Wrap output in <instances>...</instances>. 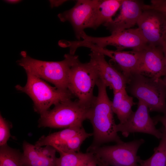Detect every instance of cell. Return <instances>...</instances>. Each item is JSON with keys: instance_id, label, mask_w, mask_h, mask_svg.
<instances>
[{"instance_id": "cell-15", "label": "cell", "mask_w": 166, "mask_h": 166, "mask_svg": "<svg viewBox=\"0 0 166 166\" xmlns=\"http://www.w3.org/2000/svg\"><path fill=\"white\" fill-rule=\"evenodd\" d=\"M144 4L141 0H123L118 16L104 26L111 33L131 29L137 24Z\"/></svg>"}, {"instance_id": "cell-1", "label": "cell", "mask_w": 166, "mask_h": 166, "mask_svg": "<svg viewBox=\"0 0 166 166\" xmlns=\"http://www.w3.org/2000/svg\"><path fill=\"white\" fill-rule=\"evenodd\" d=\"M96 85L98 95L94 96L87 113V119L90 122L93 129V141L88 151L105 143L114 142L117 143L122 141L117 131L112 101L107 93V87L99 79L97 82Z\"/></svg>"}, {"instance_id": "cell-26", "label": "cell", "mask_w": 166, "mask_h": 166, "mask_svg": "<svg viewBox=\"0 0 166 166\" xmlns=\"http://www.w3.org/2000/svg\"><path fill=\"white\" fill-rule=\"evenodd\" d=\"M89 152V155L78 166H98L96 159L93 153Z\"/></svg>"}, {"instance_id": "cell-5", "label": "cell", "mask_w": 166, "mask_h": 166, "mask_svg": "<svg viewBox=\"0 0 166 166\" xmlns=\"http://www.w3.org/2000/svg\"><path fill=\"white\" fill-rule=\"evenodd\" d=\"M89 106L77 100H69L59 103L54 107L40 115L39 127L55 128H67L82 126L87 119Z\"/></svg>"}, {"instance_id": "cell-28", "label": "cell", "mask_w": 166, "mask_h": 166, "mask_svg": "<svg viewBox=\"0 0 166 166\" xmlns=\"http://www.w3.org/2000/svg\"><path fill=\"white\" fill-rule=\"evenodd\" d=\"M161 46L164 56L166 68V36L163 40Z\"/></svg>"}, {"instance_id": "cell-20", "label": "cell", "mask_w": 166, "mask_h": 166, "mask_svg": "<svg viewBox=\"0 0 166 166\" xmlns=\"http://www.w3.org/2000/svg\"><path fill=\"white\" fill-rule=\"evenodd\" d=\"M161 139L159 145L154 148L152 156L145 160L139 157L138 164L140 166H166V137L163 134Z\"/></svg>"}, {"instance_id": "cell-22", "label": "cell", "mask_w": 166, "mask_h": 166, "mask_svg": "<svg viewBox=\"0 0 166 166\" xmlns=\"http://www.w3.org/2000/svg\"><path fill=\"white\" fill-rule=\"evenodd\" d=\"M60 154L57 157L56 166H78L89 155L90 152H67L57 150Z\"/></svg>"}, {"instance_id": "cell-3", "label": "cell", "mask_w": 166, "mask_h": 166, "mask_svg": "<svg viewBox=\"0 0 166 166\" xmlns=\"http://www.w3.org/2000/svg\"><path fill=\"white\" fill-rule=\"evenodd\" d=\"M126 90L145 103L149 112L166 115V88L161 78H154L135 73L129 78Z\"/></svg>"}, {"instance_id": "cell-30", "label": "cell", "mask_w": 166, "mask_h": 166, "mask_svg": "<svg viewBox=\"0 0 166 166\" xmlns=\"http://www.w3.org/2000/svg\"><path fill=\"white\" fill-rule=\"evenodd\" d=\"M97 160V159H96ZM97 161L98 166H110L98 161L97 160Z\"/></svg>"}, {"instance_id": "cell-4", "label": "cell", "mask_w": 166, "mask_h": 166, "mask_svg": "<svg viewBox=\"0 0 166 166\" xmlns=\"http://www.w3.org/2000/svg\"><path fill=\"white\" fill-rule=\"evenodd\" d=\"M27 81L22 86H16L18 90L26 93L32 100L35 112L41 115L49 110L50 106L69 100L74 97L68 90L53 87L43 80L26 72Z\"/></svg>"}, {"instance_id": "cell-10", "label": "cell", "mask_w": 166, "mask_h": 166, "mask_svg": "<svg viewBox=\"0 0 166 166\" xmlns=\"http://www.w3.org/2000/svg\"><path fill=\"white\" fill-rule=\"evenodd\" d=\"M99 0H78L70 9L58 15L62 22H69L77 38L80 40L84 30L90 28Z\"/></svg>"}, {"instance_id": "cell-12", "label": "cell", "mask_w": 166, "mask_h": 166, "mask_svg": "<svg viewBox=\"0 0 166 166\" xmlns=\"http://www.w3.org/2000/svg\"><path fill=\"white\" fill-rule=\"evenodd\" d=\"M75 45L77 48L80 47H87L90 48L91 50L101 53L105 56L109 57L117 64L120 71L128 79L136 73L143 51L132 50L126 51L111 50L106 48L97 47L83 40L76 41Z\"/></svg>"}, {"instance_id": "cell-2", "label": "cell", "mask_w": 166, "mask_h": 166, "mask_svg": "<svg viewBox=\"0 0 166 166\" xmlns=\"http://www.w3.org/2000/svg\"><path fill=\"white\" fill-rule=\"evenodd\" d=\"M21 55L22 58L17 62L26 72L51 83L58 89L68 90L69 73L76 55L66 54L62 61H50L32 58L25 51H22Z\"/></svg>"}, {"instance_id": "cell-16", "label": "cell", "mask_w": 166, "mask_h": 166, "mask_svg": "<svg viewBox=\"0 0 166 166\" xmlns=\"http://www.w3.org/2000/svg\"><path fill=\"white\" fill-rule=\"evenodd\" d=\"M23 166H56V149L47 145L38 147L26 141L23 144Z\"/></svg>"}, {"instance_id": "cell-24", "label": "cell", "mask_w": 166, "mask_h": 166, "mask_svg": "<svg viewBox=\"0 0 166 166\" xmlns=\"http://www.w3.org/2000/svg\"><path fill=\"white\" fill-rule=\"evenodd\" d=\"M10 125L9 122L0 114V146L7 144L11 136Z\"/></svg>"}, {"instance_id": "cell-19", "label": "cell", "mask_w": 166, "mask_h": 166, "mask_svg": "<svg viewBox=\"0 0 166 166\" xmlns=\"http://www.w3.org/2000/svg\"><path fill=\"white\" fill-rule=\"evenodd\" d=\"M85 129L81 126L70 127L47 136H42L34 144L38 147L45 146H53L61 144L73 136L81 132Z\"/></svg>"}, {"instance_id": "cell-6", "label": "cell", "mask_w": 166, "mask_h": 166, "mask_svg": "<svg viewBox=\"0 0 166 166\" xmlns=\"http://www.w3.org/2000/svg\"><path fill=\"white\" fill-rule=\"evenodd\" d=\"M98 79L93 63L90 60L82 63L77 55L69 73L68 89L81 103L89 106L94 97L93 89Z\"/></svg>"}, {"instance_id": "cell-11", "label": "cell", "mask_w": 166, "mask_h": 166, "mask_svg": "<svg viewBox=\"0 0 166 166\" xmlns=\"http://www.w3.org/2000/svg\"><path fill=\"white\" fill-rule=\"evenodd\" d=\"M146 105L138 100L137 108L128 119L123 124H117V132H120L123 136L128 137L130 133L141 132L152 135L158 139H161L163 133L156 127V124L151 118Z\"/></svg>"}, {"instance_id": "cell-13", "label": "cell", "mask_w": 166, "mask_h": 166, "mask_svg": "<svg viewBox=\"0 0 166 166\" xmlns=\"http://www.w3.org/2000/svg\"><path fill=\"white\" fill-rule=\"evenodd\" d=\"M89 55L90 60L96 68L99 79L112 89L113 93L126 89L128 79L120 70L108 63L104 54L91 50Z\"/></svg>"}, {"instance_id": "cell-18", "label": "cell", "mask_w": 166, "mask_h": 166, "mask_svg": "<svg viewBox=\"0 0 166 166\" xmlns=\"http://www.w3.org/2000/svg\"><path fill=\"white\" fill-rule=\"evenodd\" d=\"M114 97L112 101V107L120 121L123 124L128 119L133 112L132 107L134 104L132 97L128 94L126 89H124L113 93Z\"/></svg>"}, {"instance_id": "cell-25", "label": "cell", "mask_w": 166, "mask_h": 166, "mask_svg": "<svg viewBox=\"0 0 166 166\" xmlns=\"http://www.w3.org/2000/svg\"><path fill=\"white\" fill-rule=\"evenodd\" d=\"M145 9L155 10L166 15V0H151L150 4H145L144 9Z\"/></svg>"}, {"instance_id": "cell-17", "label": "cell", "mask_w": 166, "mask_h": 166, "mask_svg": "<svg viewBox=\"0 0 166 166\" xmlns=\"http://www.w3.org/2000/svg\"><path fill=\"white\" fill-rule=\"evenodd\" d=\"M123 0H99L90 28L96 29L101 25L111 22Z\"/></svg>"}, {"instance_id": "cell-31", "label": "cell", "mask_w": 166, "mask_h": 166, "mask_svg": "<svg viewBox=\"0 0 166 166\" xmlns=\"http://www.w3.org/2000/svg\"><path fill=\"white\" fill-rule=\"evenodd\" d=\"M166 86V75L164 76V78L162 79Z\"/></svg>"}, {"instance_id": "cell-7", "label": "cell", "mask_w": 166, "mask_h": 166, "mask_svg": "<svg viewBox=\"0 0 166 166\" xmlns=\"http://www.w3.org/2000/svg\"><path fill=\"white\" fill-rule=\"evenodd\" d=\"M144 142L142 139L126 142L122 141L88 152L93 153L98 161L110 166H138L137 151Z\"/></svg>"}, {"instance_id": "cell-29", "label": "cell", "mask_w": 166, "mask_h": 166, "mask_svg": "<svg viewBox=\"0 0 166 166\" xmlns=\"http://www.w3.org/2000/svg\"><path fill=\"white\" fill-rule=\"evenodd\" d=\"M6 2L8 3H11V4H15L21 1L20 0H6L5 1Z\"/></svg>"}, {"instance_id": "cell-32", "label": "cell", "mask_w": 166, "mask_h": 166, "mask_svg": "<svg viewBox=\"0 0 166 166\" xmlns=\"http://www.w3.org/2000/svg\"></svg>"}, {"instance_id": "cell-27", "label": "cell", "mask_w": 166, "mask_h": 166, "mask_svg": "<svg viewBox=\"0 0 166 166\" xmlns=\"http://www.w3.org/2000/svg\"><path fill=\"white\" fill-rule=\"evenodd\" d=\"M153 119L156 124L158 122H160L163 124L164 128L162 132L166 137V115H164L162 116H157Z\"/></svg>"}, {"instance_id": "cell-23", "label": "cell", "mask_w": 166, "mask_h": 166, "mask_svg": "<svg viewBox=\"0 0 166 166\" xmlns=\"http://www.w3.org/2000/svg\"><path fill=\"white\" fill-rule=\"evenodd\" d=\"M93 135V133H88L84 130L63 143L53 147L56 150H59L67 152H79L81 146L83 142Z\"/></svg>"}, {"instance_id": "cell-21", "label": "cell", "mask_w": 166, "mask_h": 166, "mask_svg": "<svg viewBox=\"0 0 166 166\" xmlns=\"http://www.w3.org/2000/svg\"><path fill=\"white\" fill-rule=\"evenodd\" d=\"M22 153L7 144L0 146V166H23Z\"/></svg>"}, {"instance_id": "cell-8", "label": "cell", "mask_w": 166, "mask_h": 166, "mask_svg": "<svg viewBox=\"0 0 166 166\" xmlns=\"http://www.w3.org/2000/svg\"><path fill=\"white\" fill-rule=\"evenodd\" d=\"M81 38L83 41L99 47L114 46L117 51L129 49L133 51H142L148 45L138 28L111 33L110 36L100 37L88 35L84 32Z\"/></svg>"}, {"instance_id": "cell-14", "label": "cell", "mask_w": 166, "mask_h": 166, "mask_svg": "<svg viewBox=\"0 0 166 166\" xmlns=\"http://www.w3.org/2000/svg\"><path fill=\"white\" fill-rule=\"evenodd\" d=\"M136 73L156 79L166 75L165 59L161 46L148 45L143 50Z\"/></svg>"}, {"instance_id": "cell-9", "label": "cell", "mask_w": 166, "mask_h": 166, "mask_svg": "<svg viewBox=\"0 0 166 166\" xmlns=\"http://www.w3.org/2000/svg\"><path fill=\"white\" fill-rule=\"evenodd\" d=\"M137 25L148 45L161 46L166 36V15L150 9L143 10Z\"/></svg>"}]
</instances>
